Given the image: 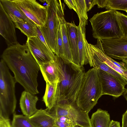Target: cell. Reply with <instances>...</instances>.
<instances>
[{
    "label": "cell",
    "instance_id": "obj_1",
    "mask_svg": "<svg viewBox=\"0 0 127 127\" xmlns=\"http://www.w3.org/2000/svg\"><path fill=\"white\" fill-rule=\"evenodd\" d=\"M1 58L25 90L33 95L39 93L37 78L40 67L26 44L18 42L8 46Z\"/></svg>",
    "mask_w": 127,
    "mask_h": 127
},
{
    "label": "cell",
    "instance_id": "obj_2",
    "mask_svg": "<svg viewBox=\"0 0 127 127\" xmlns=\"http://www.w3.org/2000/svg\"><path fill=\"white\" fill-rule=\"evenodd\" d=\"M55 62L59 77L56 105L74 104L86 72L84 68L74 63H66L56 55Z\"/></svg>",
    "mask_w": 127,
    "mask_h": 127
},
{
    "label": "cell",
    "instance_id": "obj_3",
    "mask_svg": "<svg viewBox=\"0 0 127 127\" xmlns=\"http://www.w3.org/2000/svg\"><path fill=\"white\" fill-rule=\"evenodd\" d=\"M102 95L97 70L93 67L85 73L76 103L79 108L88 113Z\"/></svg>",
    "mask_w": 127,
    "mask_h": 127
},
{
    "label": "cell",
    "instance_id": "obj_4",
    "mask_svg": "<svg viewBox=\"0 0 127 127\" xmlns=\"http://www.w3.org/2000/svg\"><path fill=\"white\" fill-rule=\"evenodd\" d=\"M17 82L9 68L1 59L0 62V117L9 119L15 113L17 100L15 85Z\"/></svg>",
    "mask_w": 127,
    "mask_h": 127
},
{
    "label": "cell",
    "instance_id": "obj_5",
    "mask_svg": "<svg viewBox=\"0 0 127 127\" xmlns=\"http://www.w3.org/2000/svg\"><path fill=\"white\" fill-rule=\"evenodd\" d=\"M116 11L111 10L97 13L90 19L94 38L107 39L123 36L115 14Z\"/></svg>",
    "mask_w": 127,
    "mask_h": 127
},
{
    "label": "cell",
    "instance_id": "obj_6",
    "mask_svg": "<svg viewBox=\"0 0 127 127\" xmlns=\"http://www.w3.org/2000/svg\"><path fill=\"white\" fill-rule=\"evenodd\" d=\"M61 2V0L47 1L46 19L44 24L40 27L48 47L56 55L58 53L57 36L59 23V11Z\"/></svg>",
    "mask_w": 127,
    "mask_h": 127
},
{
    "label": "cell",
    "instance_id": "obj_7",
    "mask_svg": "<svg viewBox=\"0 0 127 127\" xmlns=\"http://www.w3.org/2000/svg\"><path fill=\"white\" fill-rule=\"evenodd\" d=\"M54 118L62 116L68 117L74 123L82 127H92L88 113L81 110L76 103L71 105H55L50 109H45Z\"/></svg>",
    "mask_w": 127,
    "mask_h": 127
},
{
    "label": "cell",
    "instance_id": "obj_8",
    "mask_svg": "<svg viewBox=\"0 0 127 127\" xmlns=\"http://www.w3.org/2000/svg\"><path fill=\"white\" fill-rule=\"evenodd\" d=\"M26 16L39 27L45 24L47 15L46 6L35 0H13Z\"/></svg>",
    "mask_w": 127,
    "mask_h": 127
},
{
    "label": "cell",
    "instance_id": "obj_9",
    "mask_svg": "<svg viewBox=\"0 0 127 127\" xmlns=\"http://www.w3.org/2000/svg\"><path fill=\"white\" fill-rule=\"evenodd\" d=\"M26 44L39 65L55 61V55L38 37L28 38Z\"/></svg>",
    "mask_w": 127,
    "mask_h": 127
},
{
    "label": "cell",
    "instance_id": "obj_10",
    "mask_svg": "<svg viewBox=\"0 0 127 127\" xmlns=\"http://www.w3.org/2000/svg\"><path fill=\"white\" fill-rule=\"evenodd\" d=\"M97 69L102 95H108L117 98L123 95L126 89L125 86L120 81L107 72L100 69Z\"/></svg>",
    "mask_w": 127,
    "mask_h": 127
},
{
    "label": "cell",
    "instance_id": "obj_11",
    "mask_svg": "<svg viewBox=\"0 0 127 127\" xmlns=\"http://www.w3.org/2000/svg\"><path fill=\"white\" fill-rule=\"evenodd\" d=\"M100 40L103 50L108 56L120 60L127 58V38Z\"/></svg>",
    "mask_w": 127,
    "mask_h": 127
},
{
    "label": "cell",
    "instance_id": "obj_12",
    "mask_svg": "<svg viewBox=\"0 0 127 127\" xmlns=\"http://www.w3.org/2000/svg\"><path fill=\"white\" fill-rule=\"evenodd\" d=\"M15 25L0 2V34L4 38L8 46L18 42Z\"/></svg>",
    "mask_w": 127,
    "mask_h": 127
},
{
    "label": "cell",
    "instance_id": "obj_13",
    "mask_svg": "<svg viewBox=\"0 0 127 127\" xmlns=\"http://www.w3.org/2000/svg\"><path fill=\"white\" fill-rule=\"evenodd\" d=\"M64 7L65 5L61 2L59 11V17L61 25L64 45L65 58L64 61L66 63H73L67 28V22L64 17Z\"/></svg>",
    "mask_w": 127,
    "mask_h": 127
},
{
    "label": "cell",
    "instance_id": "obj_14",
    "mask_svg": "<svg viewBox=\"0 0 127 127\" xmlns=\"http://www.w3.org/2000/svg\"><path fill=\"white\" fill-rule=\"evenodd\" d=\"M38 97L25 90L21 94L19 104L24 115L29 117L35 114L38 109L36 108Z\"/></svg>",
    "mask_w": 127,
    "mask_h": 127
},
{
    "label": "cell",
    "instance_id": "obj_15",
    "mask_svg": "<svg viewBox=\"0 0 127 127\" xmlns=\"http://www.w3.org/2000/svg\"><path fill=\"white\" fill-rule=\"evenodd\" d=\"M91 49L94 54L99 60L104 63L120 74L127 81V70L117 66L112 62L111 57L105 53L100 40H97L96 44L92 45Z\"/></svg>",
    "mask_w": 127,
    "mask_h": 127
},
{
    "label": "cell",
    "instance_id": "obj_16",
    "mask_svg": "<svg viewBox=\"0 0 127 127\" xmlns=\"http://www.w3.org/2000/svg\"><path fill=\"white\" fill-rule=\"evenodd\" d=\"M67 26L73 62L79 66L77 26L73 21L71 23L67 22Z\"/></svg>",
    "mask_w": 127,
    "mask_h": 127
},
{
    "label": "cell",
    "instance_id": "obj_17",
    "mask_svg": "<svg viewBox=\"0 0 127 127\" xmlns=\"http://www.w3.org/2000/svg\"><path fill=\"white\" fill-rule=\"evenodd\" d=\"M29 118L35 127H57L55 119L45 109H38L35 114Z\"/></svg>",
    "mask_w": 127,
    "mask_h": 127
},
{
    "label": "cell",
    "instance_id": "obj_18",
    "mask_svg": "<svg viewBox=\"0 0 127 127\" xmlns=\"http://www.w3.org/2000/svg\"><path fill=\"white\" fill-rule=\"evenodd\" d=\"M86 25L79 22V25L77 26L79 65L81 66L87 64L86 58L85 44Z\"/></svg>",
    "mask_w": 127,
    "mask_h": 127
},
{
    "label": "cell",
    "instance_id": "obj_19",
    "mask_svg": "<svg viewBox=\"0 0 127 127\" xmlns=\"http://www.w3.org/2000/svg\"><path fill=\"white\" fill-rule=\"evenodd\" d=\"M40 70L46 82H58L59 75L55 61L39 65Z\"/></svg>",
    "mask_w": 127,
    "mask_h": 127
},
{
    "label": "cell",
    "instance_id": "obj_20",
    "mask_svg": "<svg viewBox=\"0 0 127 127\" xmlns=\"http://www.w3.org/2000/svg\"><path fill=\"white\" fill-rule=\"evenodd\" d=\"M8 15L14 23L16 28L19 29L28 38L37 36L36 26H33L23 19L11 14Z\"/></svg>",
    "mask_w": 127,
    "mask_h": 127
},
{
    "label": "cell",
    "instance_id": "obj_21",
    "mask_svg": "<svg viewBox=\"0 0 127 127\" xmlns=\"http://www.w3.org/2000/svg\"><path fill=\"white\" fill-rule=\"evenodd\" d=\"M111 121L107 111L100 109L93 113L90 119L92 127H109Z\"/></svg>",
    "mask_w": 127,
    "mask_h": 127
},
{
    "label": "cell",
    "instance_id": "obj_22",
    "mask_svg": "<svg viewBox=\"0 0 127 127\" xmlns=\"http://www.w3.org/2000/svg\"><path fill=\"white\" fill-rule=\"evenodd\" d=\"M0 2L8 14H11L18 18L23 19L33 26H36L35 24L26 16L13 0H0Z\"/></svg>",
    "mask_w": 127,
    "mask_h": 127
},
{
    "label": "cell",
    "instance_id": "obj_23",
    "mask_svg": "<svg viewBox=\"0 0 127 127\" xmlns=\"http://www.w3.org/2000/svg\"><path fill=\"white\" fill-rule=\"evenodd\" d=\"M58 83L46 82L45 91L42 99L47 108L48 109H51L56 104Z\"/></svg>",
    "mask_w": 127,
    "mask_h": 127
},
{
    "label": "cell",
    "instance_id": "obj_24",
    "mask_svg": "<svg viewBox=\"0 0 127 127\" xmlns=\"http://www.w3.org/2000/svg\"><path fill=\"white\" fill-rule=\"evenodd\" d=\"M79 22L87 25L88 16L85 0H74Z\"/></svg>",
    "mask_w": 127,
    "mask_h": 127
},
{
    "label": "cell",
    "instance_id": "obj_25",
    "mask_svg": "<svg viewBox=\"0 0 127 127\" xmlns=\"http://www.w3.org/2000/svg\"><path fill=\"white\" fill-rule=\"evenodd\" d=\"M11 123L12 127H35L30 121L28 117L23 115H13Z\"/></svg>",
    "mask_w": 127,
    "mask_h": 127
},
{
    "label": "cell",
    "instance_id": "obj_26",
    "mask_svg": "<svg viewBox=\"0 0 127 127\" xmlns=\"http://www.w3.org/2000/svg\"><path fill=\"white\" fill-rule=\"evenodd\" d=\"M105 8L107 10H121L126 11L127 9V0H108Z\"/></svg>",
    "mask_w": 127,
    "mask_h": 127
},
{
    "label": "cell",
    "instance_id": "obj_27",
    "mask_svg": "<svg viewBox=\"0 0 127 127\" xmlns=\"http://www.w3.org/2000/svg\"><path fill=\"white\" fill-rule=\"evenodd\" d=\"M115 14L123 37L127 38V15L116 11Z\"/></svg>",
    "mask_w": 127,
    "mask_h": 127
},
{
    "label": "cell",
    "instance_id": "obj_28",
    "mask_svg": "<svg viewBox=\"0 0 127 127\" xmlns=\"http://www.w3.org/2000/svg\"><path fill=\"white\" fill-rule=\"evenodd\" d=\"M55 119L57 127H73L76 125L71 120L65 116H62Z\"/></svg>",
    "mask_w": 127,
    "mask_h": 127
},
{
    "label": "cell",
    "instance_id": "obj_29",
    "mask_svg": "<svg viewBox=\"0 0 127 127\" xmlns=\"http://www.w3.org/2000/svg\"><path fill=\"white\" fill-rule=\"evenodd\" d=\"M64 1L70 9H73L77 13L76 5L74 0H64Z\"/></svg>",
    "mask_w": 127,
    "mask_h": 127
},
{
    "label": "cell",
    "instance_id": "obj_30",
    "mask_svg": "<svg viewBox=\"0 0 127 127\" xmlns=\"http://www.w3.org/2000/svg\"><path fill=\"white\" fill-rule=\"evenodd\" d=\"M0 127H12L10 119L0 117Z\"/></svg>",
    "mask_w": 127,
    "mask_h": 127
},
{
    "label": "cell",
    "instance_id": "obj_31",
    "mask_svg": "<svg viewBox=\"0 0 127 127\" xmlns=\"http://www.w3.org/2000/svg\"><path fill=\"white\" fill-rule=\"evenodd\" d=\"M87 12L90 10L96 5L95 0H85Z\"/></svg>",
    "mask_w": 127,
    "mask_h": 127
},
{
    "label": "cell",
    "instance_id": "obj_32",
    "mask_svg": "<svg viewBox=\"0 0 127 127\" xmlns=\"http://www.w3.org/2000/svg\"><path fill=\"white\" fill-rule=\"evenodd\" d=\"M108 0H95V4L98 8L105 7L107 6Z\"/></svg>",
    "mask_w": 127,
    "mask_h": 127
},
{
    "label": "cell",
    "instance_id": "obj_33",
    "mask_svg": "<svg viewBox=\"0 0 127 127\" xmlns=\"http://www.w3.org/2000/svg\"><path fill=\"white\" fill-rule=\"evenodd\" d=\"M122 127H127V109L122 115Z\"/></svg>",
    "mask_w": 127,
    "mask_h": 127
},
{
    "label": "cell",
    "instance_id": "obj_34",
    "mask_svg": "<svg viewBox=\"0 0 127 127\" xmlns=\"http://www.w3.org/2000/svg\"><path fill=\"white\" fill-rule=\"evenodd\" d=\"M109 127H121L119 122L112 120L111 121Z\"/></svg>",
    "mask_w": 127,
    "mask_h": 127
},
{
    "label": "cell",
    "instance_id": "obj_35",
    "mask_svg": "<svg viewBox=\"0 0 127 127\" xmlns=\"http://www.w3.org/2000/svg\"><path fill=\"white\" fill-rule=\"evenodd\" d=\"M123 95L127 102V89H126Z\"/></svg>",
    "mask_w": 127,
    "mask_h": 127
},
{
    "label": "cell",
    "instance_id": "obj_36",
    "mask_svg": "<svg viewBox=\"0 0 127 127\" xmlns=\"http://www.w3.org/2000/svg\"><path fill=\"white\" fill-rule=\"evenodd\" d=\"M120 60L122 61L127 62V58H122Z\"/></svg>",
    "mask_w": 127,
    "mask_h": 127
},
{
    "label": "cell",
    "instance_id": "obj_37",
    "mask_svg": "<svg viewBox=\"0 0 127 127\" xmlns=\"http://www.w3.org/2000/svg\"><path fill=\"white\" fill-rule=\"evenodd\" d=\"M73 127H82L81 126L77 125H76Z\"/></svg>",
    "mask_w": 127,
    "mask_h": 127
},
{
    "label": "cell",
    "instance_id": "obj_38",
    "mask_svg": "<svg viewBox=\"0 0 127 127\" xmlns=\"http://www.w3.org/2000/svg\"><path fill=\"white\" fill-rule=\"evenodd\" d=\"M126 12L127 13V9L126 10Z\"/></svg>",
    "mask_w": 127,
    "mask_h": 127
},
{
    "label": "cell",
    "instance_id": "obj_39",
    "mask_svg": "<svg viewBox=\"0 0 127 127\" xmlns=\"http://www.w3.org/2000/svg\"><path fill=\"white\" fill-rule=\"evenodd\" d=\"M126 62V63L127 64V62Z\"/></svg>",
    "mask_w": 127,
    "mask_h": 127
}]
</instances>
